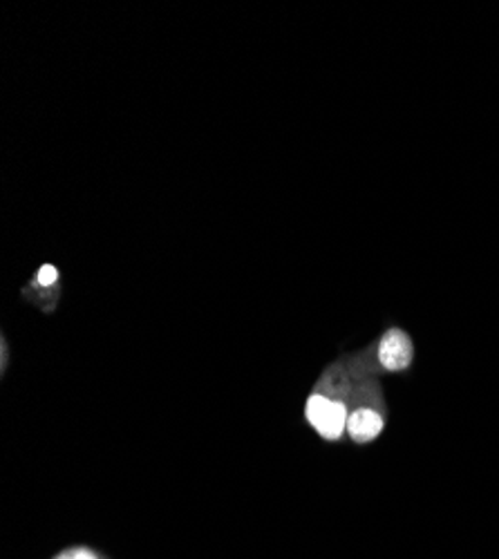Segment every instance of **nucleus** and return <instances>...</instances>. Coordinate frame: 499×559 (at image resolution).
Segmentation results:
<instances>
[{"label":"nucleus","instance_id":"2","mask_svg":"<svg viewBox=\"0 0 499 559\" xmlns=\"http://www.w3.org/2000/svg\"><path fill=\"white\" fill-rule=\"evenodd\" d=\"M50 559H110L106 555H102L99 550L90 548V546H68L63 550H59L55 557Z\"/></svg>","mask_w":499,"mask_h":559},{"label":"nucleus","instance_id":"4","mask_svg":"<svg viewBox=\"0 0 499 559\" xmlns=\"http://www.w3.org/2000/svg\"><path fill=\"white\" fill-rule=\"evenodd\" d=\"M8 371V341L3 338V374Z\"/></svg>","mask_w":499,"mask_h":559},{"label":"nucleus","instance_id":"1","mask_svg":"<svg viewBox=\"0 0 499 559\" xmlns=\"http://www.w3.org/2000/svg\"><path fill=\"white\" fill-rule=\"evenodd\" d=\"M347 360L363 371L368 377H379V374H396V371L411 369L415 360V345L413 338L407 336L403 330L392 328L388 330L370 349L358 352L347 356Z\"/></svg>","mask_w":499,"mask_h":559},{"label":"nucleus","instance_id":"3","mask_svg":"<svg viewBox=\"0 0 499 559\" xmlns=\"http://www.w3.org/2000/svg\"><path fill=\"white\" fill-rule=\"evenodd\" d=\"M57 283H59V271H57V266H52V264H45V266H40L38 269V275H36V280H34V289H45V292H55L57 289Z\"/></svg>","mask_w":499,"mask_h":559}]
</instances>
